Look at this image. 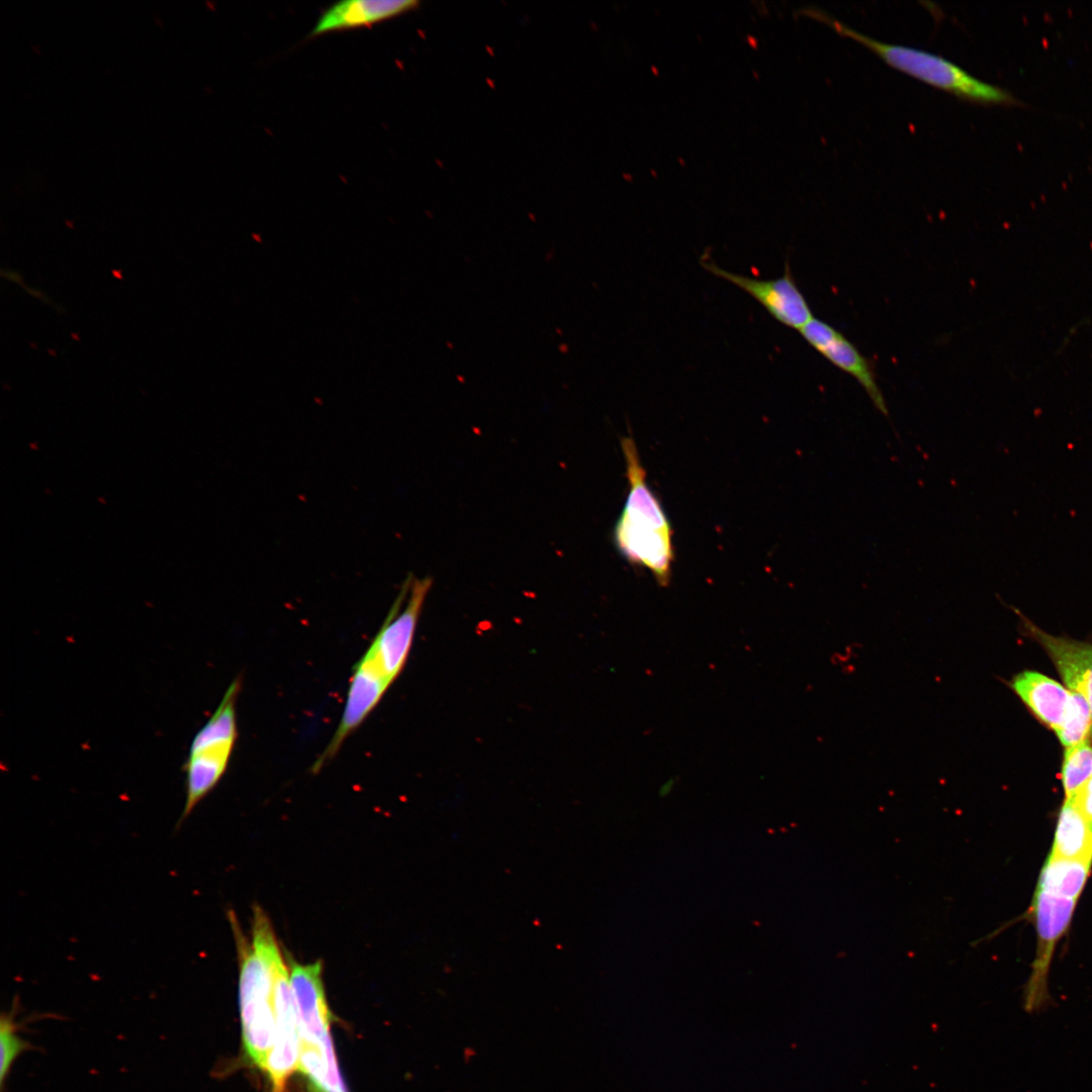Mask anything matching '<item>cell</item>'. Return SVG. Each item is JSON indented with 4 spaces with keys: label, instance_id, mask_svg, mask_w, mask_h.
Returning a JSON list of instances; mask_svg holds the SVG:
<instances>
[{
    "label": "cell",
    "instance_id": "6da1fadb",
    "mask_svg": "<svg viewBox=\"0 0 1092 1092\" xmlns=\"http://www.w3.org/2000/svg\"><path fill=\"white\" fill-rule=\"evenodd\" d=\"M239 963V1007L246 1059L263 1070L274 1041L276 969L284 959L272 923L253 907L252 938L242 931L236 913L228 911Z\"/></svg>",
    "mask_w": 1092,
    "mask_h": 1092
},
{
    "label": "cell",
    "instance_id": "7a4b0ae2",
    "mask_svg": "<svg viewBox=\"0 0 1092 1092\" xmlns=\"http://www.w3.org/2000/svg\"><path fill=\"white\" fill-rule=\"evenodd\" d=\"M621 447L629 491L615 524V546L623 558L647 568L664 587L670 582L674 558L671 524L646 482L634 439L630 436L622 438Z\"/></svg>",
    "mask_w": 1092,
    "mask_h": 1092
},
{
    "label": "cell",
    "instance_id": "3957f363",
    "mask_svg": "<svg viewBox=\"0 0 1092 1092\" xmlns=\"http://www.w3.org/2000/svg\"><path fill=\"white\" fill-rule=\"evenodd\" d=\"M810 13L830 25L837 33L869 48L892 67L960 98L981 103L1014 101L1007 91L975 78L954 63L938 55L910 47L881 42L818 9L810 10Z\"/></svg>",
    "mask_w": 1092,
    "mask_h": 1092
},
{
    "label": "cell",
    "instance_id": "277c9868",
    "mask_svg": "<svg viewBox=\"0 0 1092 1092\" xmlns=\"http://www.w3.org/2000/svg\"><path fill=\"white\" fill-rule=\"evenodd\" d=\"M241 689L242 678L238 676L191 740L183 766L186 798L179 825L216 787L228 769L238 738L236 706Z\"/></svg>",
    "mask_w": 1092,
    "mask_h": 1092
},
{
    "label": "cell",
    "instance_id": "5b68a950",
    "mask_svg": "<svg viewBox=\"0 0 1092 1092\" xmlns=\"http://www.w3.org/2000/svg\"><path fill=\"white\" fill-rule=\"evenodd\" d=\"M432 583L430 576L420 578L407 575L385 620L367 648L391 684L406 663Z\"/></svg>",
    "mask_w": 1092,
    "mask_h": 1092
},
{
    "label": "cell",
    "instance_id": "8992f818",
    "mask_svg": "<svg viewBox=\"0 0 1092 1092\" xmlns=\"http://www.w3.org/2000/svg\"><path fill=\"white\" fill-rule=\"evenodd\" d=\"M1076 903V900L1042 891L1034 892L1031 909L1037 939L1035 958L1024 991V1007L1027 1012H1037L1048 1004V974L1053 954L1071 923Z\"/></svg>",
    "mask_w": 1092,
    "mask_h": 1092
},
{
    "label": "cell",
    "instance_id": "52a82bcc",
    "mask_svg": "<svg viewBox=\"0 0 1092 1092\" xmlns=\"http://www.w3.org/2000/svg\"><path fill=\"white\" fill-rule=\"evenodd\" d=\"M700 263L704 269L726 280L757 301L775 320L788 328L800 331L813 316V312L799 289L789 268L774 279H758L727 271L711 260L702 257Z\"/></svg>",
    "mask_w": 1092,
    "mask_h": 1092
},
{
    "label": "cell",
    "instance_id": "ba28073f",
    "mask_svg": "<svg viewBox=\"0 0 1092 1092\" xmlns=\"http://www.w3.org/2000/svg\"><path fill=\"white\" fill-rule=\"evenodd\" d=\"M275 1010L274 1041L263 1071L272 1092H285L290 1076L298 1068L299 1033L289 968L284 959L276 969Z\"/></svg>",
    "mask_w": 1092,
    "mask_h": 1092
},
{
    "label": "cell",
    "instance_id": "9c48e42d",
    "mask_svg": "<svg viewBox=\"0 0 1092 1092\" xmlns=\"http://www.w3.org/2000/svg\"><path fill=\"white\" fill-rule=\"evenodd\" d=\"M799 332L818 353L857 380L875 406L886 417L889 416L873 364L842 333L815 317Z\"/></svg>",
    "mask_w": 1092,
    "mask_h": 1092
},
{
    "label": "cell",
    "instance_id": "30bf717a",
    "mask_svg": "<svg viewBox=\"0 0 1092 1092\" xmlns=\"http://www.w3.org/2000/svg\"><path fill=\"white\" fill-rule=\"evenodd\" d=\"M1024 621L1028 633L1045 650L1068 689L1088 701L1092 714V644L1051 635Z\"/></svg>",
    "mask_w": 1092,
    "mask_h": 1092
},
{
    "label": "cell",
    "instance_id": "8fae6325",
    "mask_svg": "<svg viewBox=\"0 0 1092 1092\" xmlns=\"http://www.w3.org/2000/svg\"><path fill=\"white\" fill-rule=\"evenodd\" d=\"M416 0H347L329 6L308 37L339 30L372 26L418 8Z\"/></svg>",
    "mask_w": 1092,
    "mask_h": 1092
},
{
    "label": "cell",
    "instance_id": "7c38bea8",
    "mask_svg": "<svg viewBox=\"0 0 1092 1092\" xmlns=\"http://www.w3.org/2000/svg\"><path fill=\"white\" fill-rule=\"evenodd\" d=\"M1010 687L1042 724L1055 732L1061 727L1072 697L1069 689L1032 670L1016 674Z\"/></svg>",
    "mask_w": 1092,
    "mask_h": 1092
},
{
    "label": "cell",
    "instance_id": "4fadbf2b",
    "mask_svg": "<svg viewBox=\"0 0 1092 1092\" xmlns=\"http://www.w3.org/2000/svg\"><path fill=\"white\" fill-rule=\"evenodd\" d=\"M1049 856L1092 862V824L1071 799L1061 807Z\"/></svg>",
    "mask_w": 1092,
    "mask_h": 1092
},
{
    "label": "cell",
    "instance_id": "5bb4252c",
    "mask_svg": "<svg viewBox=\"0 0 1092 1092\" xmlns=\"http://www.w3.org/2000/svg\"><path fill=\"white\" fill-rule=\"evenodd\" d=\"M1092 862L1049 856L1035 890L1078 900L1091 872Z\"/></svg>",
    "mask_w": 1092,
    "mask_h": 1092
},
{
    "label": "cell",
    "instance_id": "9a60e30c",
    "mask_svg": "<svg viewBox=\"0 0 1092 1092\" xmlns=\"http://www.w3.org/2000/svg\"><path fill=\"white\" fill-rule=\"evenodd\" d=\"M1091 777L1092 744L1089 739L1067 747L1061 772L1066 799H1074Z\"/></svg>",
    "mask_w": 1092,
    "mask_h": 1092
},
{
    "label": "cell",
    "instance_id": "2e32d148",
    "mask_svg": "<svg viewBox=\"0 0 1092 1092\" xmlns=\"http://www.w3.org/2000/svg\"><path fill=\"white\" fill-rule=\"evenodd\" d=\"M1071 691V690H1070ZM1065 720L1056 734L1067 748L1088 739L1092 728V714L1088 701L1073 692Z\"/></svg>",
    "mask_w": 1092,
    "mask_h": 1092
},
{
    "label": "cell",
    "instance_id": "e0dca14e",
    "mask_svg": "<svg viewBox=\"0 0 1092 1092\" xmlns=\"http://www.w3.org/2000/svg\"><path fill=\"white\" fill-rule=\"evenodd\" d=\"M17 1003H13L10 1012H3L0 1019L1 1041V1071L0 1083L4 1086L5 1080L10 1073L11 1067L20 1054L31 1050L32 1045L23 1039L19 1033V1024L16 1021Z\"/></svg>",
    "mask_w": 1092,
    "mask_h": 1092
},
{
    "label": "cell",
    "instance_id": "ac0fdd59",
    "mask_svg": "<svg viewBox=\"0 0 1092 1092\" xmlns=\"http://www.w3.org/2000/svg\"><path fill=\"white\" fill-rule=\"evenodd\" d=\"M1071 800L1074 801L1082 814L1092 824V777Z\"/></svg>",
    "mask_w": 1092,
    "mask_h": 1092
},
{
    "label": "cell",
    "instance_id": "d6986e66",
    "mask_svg": "<svg viewBox=\"0 0 1092 1092\" xmlns=\"http://www.w3.org/2000/svg\"><path fill=\"white\" fill-rule=\"evenodd\" d=\"M673 785H674V780L673 779H671V780L667 781L666 783H664L661 786L660 790H659L660 796H665L666 794H668L671 791Z\"/></svg>",
    "mask_w": 1092,
    "mask_h": 1092
}]
</instances>
